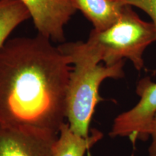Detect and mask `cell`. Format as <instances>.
Here are the masks:
<instances>
[{
    "label": "cell",
    "mask_w": 156,
    "mask_h": 156,
    "mask_svg": "<svg viewBox=\"0 0 156 156\" xmlns=\"http://www.w3.org/2000/svg\"><path fill=\"white\" fill-rule=\"evenodd\" d=\"M124 5L133 6L139 8L152 18L156 28V0H120Z\"/></svg>",
    "instance_id": "10"
},
{
    "label": "cell",
    "mask_w": 156,
    "mask_h": 156,
    "mask_svg": "<svg viewBox=\"0 0 156 156\" xmlns=\"http://www.w3.org/2000/svg\"><path fill=\"white\" fill-rule=\"evenodd\" d=\"M102 137L103 134L97 129H93L88 137L78 135L65 122L54 144L52 156H84L86 151Z\"/></svg>",
    "instance_id": "8"
},
{
    "label": "cell",
    "mask_w": 156,
    "mask_h": 156,
    "mask_svg": "<svg viewBox=\"0 0 156 156\" xmlns=\"http://www.w3.org/2000/svg\"><path fill=\"white\" fill-rule=\"evenodd\" d=\"M69 58L41 35L0 49V124L58 136L65 123Z\"/></svg>",
    "instance_id": "1"
},
{
    "label": "cell",
    "mask_w": 156,
    "mask_h": 156,
    "mask_svg": "<svg viewBox=\"0 0 156 156\" xmlns=\"http://www.w3.org/2000/svg\"><path fill=\"white\" fill-rule=\"evenodd\" d=\"M30 13L38 34L54 41L64 40V26L77 9L71 0H20Z\"/></svg>",
    "instance_id": "5"
},
{
    "label": "cell",
    "mask_w": 156,
    "mask_h": 156,
    "mask_svg": "<svg viewBox=\"0 0 156 156\" xmlns=\"http://www.w3.org/2000/svg\"><path fill=\"white\" fill-rule=\"evenodd\" d=\"M30 17L28 9L20 0H0V49L11 33Z\"/></svg>",
    "instance_id": "9"
},
{
    "label": "cell",
    "mask_w": 156,
    "mask_h": 156,
    "mask_svg": "<svg viewBox=\"0 0 156 156\" xmlns=\"http://www.w3.org/2000/svg\"><path fill=\"white\" fill-rule=\"evenodd\" d=\"M155 41L156 28L153 23L142 20L131 6L125 5L114 25L101 31L93 29L86 42L78 43L82 49L105 65H114L128 58L140 71L145 64L144 51Z\"/></svg>",
    "instance_id": "3"
},
{
    "label": "cell",
    "mask_w": 156,
    "mask_h": 156,
    "mask_svg": "<svg viewBox=\"0 0 156 156\" xmlns=\"http://www.w3.org/2000/svg\"><path fill=\"white\" fill-rule=\"evenodd\" d=\"M93 23L95 30L107 29L119 19L125 5L120 0H71Z\"/></svg>",
    "instance_id": "7"
},
{
    "label": "cell",
    "mask_w": 156,
    "mask_h": 156,
    "mask_svg": "<svg viewBox=\"0 0 156 156\" xmlns=\"http://www.w3.org/2000/svg\"><path fill=\"white\" fill-rule=\"evenodd\" d=\"M57 136L0 124V156H52Z\"/></svg>",
    "instance_id": "6"
},
{
    "label": "cell",
    "mask_w": 156,
    "mask_h": 156,
    "mask_svg": "<svg viewBox=\"0 0 156 156\" xmlns=\"http://www.w3.org/2000/svg\"><path fill=\"white\" fill-rule=\"evenodd\" d=\"M58 48L74 64L66 97V119L73 132L88 137L95 107L103 101L99 95L101 84L107 78L124 77V61L111 66L102 65L95 56L84 51L77 42Z\"/></svg>",
    "instance_id": "2"
},
{
    "label": "cell",
    "mask_w": 156,
    "mask_h": 156,
    "mask_svg": "<svg viewBox=\"0 0 156 156\" xmlns=\"http://www.w3.org/2000/svg\"><path fill=\"white\" fill-rule=\"evenodd\" d=\"M136 94L140 101L132 109L119 115L114 119L111 136H128L134 145L136 140H147L156 114V83L149 77L137 83Z\"/></svg>",
    "instance_id": "4"
},
{
    "label": "cell",
    "mask_w": 156,
    "mask_h": 156,
    "mask_svg": "<svg viewBox=\"0 0 156 156\" xmlns=\"http://www.w3.org/2000/svg\"><path fill=\"white\" fill-rule=\"evenodd\" d=\"M150 135L152 137V143L148 151L149 156H156V114L152 122Z\"/></svg>",
    "instance_id": "11"
}]
</instances>
